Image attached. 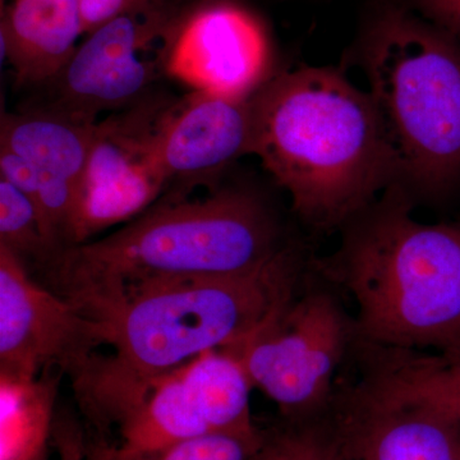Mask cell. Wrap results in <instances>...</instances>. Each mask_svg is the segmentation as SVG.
<instances>
[{"instance_id":"6da1fadb","label":"cell","mask_w":460,"mask_h":460,"mask_svg":"<svg viewBox=\"0 0 460 460\" xmlns=\"http://www.w3.org/2000/svg\"><path fill=\"white\" fill-rule=\"evenodd\" d=\"M311 259L293 241L256 270L153 284L127 296L102 320L113 353L93 357L74 380L84 413L96 428L119 425L157 377L208 350L246 343L295 298Z\"/></svg>"},{"instance_id":"7a4b0ae2","label":"cell","mask_w":460,"mask_h":460,"mask_svg":"<svg viewBox=\"0 0 460 460\" xmlns=\"http://www.w3.org/2000/svg\"><path fill=\"white\" fill-rule=\"evenodd\" d=\"M251 109L252 155L311 229L339 232L396 184L376 105L338 66L272 74L251 95Z\"/></svg>"},{"instance_id":"3957f363","label":"cell","mask_w":460,"mask_h":460,"mask_svg":"<svg viewBox=\"0 0 460 460\" xmlns=\"http://www.w3.org/2000/svg\"><path fill=\"white\" fill-rule=\"evenodd\" d=\"M292 242L253 190L178 192L113 234L65 248L42 270L48 288L102 321L142 288L253 271Z\"/></svg>"},{"instance_id":"277c9868","label":"cell","mask_w":460,"mask_h":460,"mask_svg":"<svg viewBox=\"0 0 460 460\" xmlns=\"http://www.w3.org/2000/svg\"><path fill=\"white\" fill-rule=\"evenodd\" d=\"M402 187H389L345 224L314 274L350 296L359 341L443 357L460 354V224H426Z\"/></svg>"},{"instance_id":"5b68a950","label":"cell","mask_w":460,"mask_h":460,"mask_svg":"<svg viewBox=\"0 0 460 460\" xmlns=\"http://www.w3.org/2000/svg\"><path fill=\"white\" fill-rule=\"evenodd\" d=\"M392 145L396 184L441 201L460 187V41L401 0L372 5L354 40Z\"/></svg>"},{"instance_id":"8992f818","label":"cell","mask_w":460,"mask_h":460,"mask_svg":"<svg viewBox=\"0 0 460 460\" xmlns=\"http://www.w3.org/2000/svg\"><path fill=\"white\" fill-rule=\"evenodd\" d=\"M326 416L349 460H460V413L425 394L394 348L356 338Z\"/></svg>"},{"instance_id":"52a82bcc","label":"cell","mask_w":460,"mask_h":460,"mask_svg":"<svg viewBox=\"0 0 460 460\" xmlns=\"http://www.w3.org/2000/svg\"><path fill=\"white\" fill-rule=\"evenodd\" d=\"M341 296L311 268L274 323L230 348L243 361L253 387L278 405L281 419H311L328 410L357 338L354 316Z\"/></svg>"},{"instance_id":"ba28073f","label":"cell","mask_w":460,"mask_h":460,"mask_svg":"<svg viewBox=\"0 0 460 460\" xmlns=\"http://www.w3.org/2000/svg\"><path fill=\"white\" fill-rule=\"evenodd\" d=\"M109 338L107 323L38 283L0 246V377L33 380L57 367L74 380Z\"/></svg>"},{"instance_id":"9c48e42d","label":"cell","mask_w":460,"mask_h":460,"mask_svg":"<svg viewBox=\"0 0 460 460\" xmlns=\"http://www.w3.org/2000/svg\"><path fill=\"white\" fill-rule=\"evenodd\" d=\"M142 7L87 33L65 68L48 83L53 100L40 108L98 123L102 111L138 102L166 71L169 48L154 50L162 18L145 14Z\"/></svg>"},{"instance_id":"30bf717a","label":"cell","mask_w":460,"mask_h":460,"mask_svg":"<svg viewBox=\"0 0 460 460\" xmlns=\"http://www.w3.org/2000/svg\"><path fill=\"white\" fill-rule=\"evenodd\" d=\"M164 109L137 105L96 124L75 202L72 246L145 213L168 184L155 156L157 126Z\"/></svg>"},{"instance_id":"8fae6325","label":"cell","mask_w":460,"mask_h":460,"mask_svg":"<svg viewBox=\"0 0 460 460\" xmlns=\"http://www.w3.org/2000/svg\"><path fill=\"white\" fill-rule=\"evenodd\" d=\"M272 47L261 18L234 0L195 9L172 30L166 72L195 91L250 98L271 74Z\"/></svg>"},{"instance_id":"7c38bea8","label":"cell","mask_w":460,"mask_h":460,"mask_svg":"<svg viewBox=\"0 0 460 460\" xmlns=\"http://www.w3.org/2000/svg\"><path fill=\"white\" fill-rule=\"evenodd\" d=\"M244 155H252L251 96L195 91L160 117L155 156L168 183L210 180Z\"/></svg>"},{"instance_id":"4fadbf2b","label":"cell","mask_w":460,"mask_h":460,"mask_svg":"<svg viewBox=\"0 0 460 460\" xmlns=\"http://www.w3.org/2000/svg\"><path fill=\"white\" fill-rule=\"evenodd\" d=\"M2 58L22 86L47 84L84 35L78 0H2Z\"/></svg>"},{"instance_id":"5bb4252c","label":"cell","mask_w":460,"mask_h":460,"mask_svg":"<svg viewBox=\"0 0 460 460\" xmlns=\"http://www.w3.org/2000/svg\"><path fill=\"white\" fill-rule=\"evenodd\" d=\"M96 124L40 107L3 114L0 146L31 163L40 177L66 181L78 192Z\"/></svg>"},{"instance_id":"9a60e30c","label":"cell","mask_w":460,"mask_h":460,"mask_svg":"<svg viewBox=\"0 0 460 460\" xmlns=\"http://www.w3.org/2000/svg\"><path fill=\"white\" fill-rule=\"evenodd\" d=\"M180 370L211 435H257L261 431L251 413V392L255 387L235 350H208Z\"/></svg>"},{"instance_id":"2e32d148","label":"cell","mask_w":460,"mask_h":460,"mask_svg":"<svg viewBox=\"0 0 460 460\" xmlns=\"http://www.w3.org/2000/svg\"><path fill=\"white\" fill-rule=\"evenodd\" d=\"M62 375V374H60ZM57 377H0V460H35L48 453Z\"/></svg>"},{"instance_id":"e0dca14e","label":"cell","mask_w":460,"mask_h":460,"mask_svg":"<svg viewBox=\"0 0 460 460\" xmlns=\"http://www.w3.org/2000/svg\"><path fill=\"white\" fill-rule=\"evenodd\" d=\"M247 460H349L326 411L311 419L286 420L263 429V440Z\"/></svg>"},{"instance_id":"ac0fdd59","label":"cell","mask_w":460,"mask_h":460,"mask_svg":"<svg viewBox=\"0 0 460 460\" xmlns=\"http://www.w3.org/2000/svg\"><path fill=\"white\" fill-rule=\"evenodd\" d=\"M0 246L8 248L25 265L30 261L41 269L54 256L38 206L4 180H0Z\"/></svg>"},{"instance_id":"d6986e66","label":"cell","mask_w":460,"mask_h":460,"mask_svg":"<svg viewBox=\"0 0 460 460\" xmlns=\"http://www.w3.org/2000/svg\"><path fill=\"white\" fill-rule=\"evenodd\" d=\"M262 440L263 429L257 435H206L135 458L114 456L107 443H95L90 447L84 444V456L78 454L75 460H247Z\"/></svg>"},{"instance_id":"ffe728a7","label":"cell","mask_w":460,"mask_h":460,"mask_svg":"<svg viewBox=\"0 0 460 460\" xmlns=\"http://www.w3.org/2000/svg\"><path fill=\"white\" fill-rule=\"evenodd\" d=\"M402 356L425 394L460 413V361L416 350H402Z\"/></svg>"},{"instance_id":"44dd1931","label":"cell","mask_w":460,"mask_h":460,"mask_svg":"<svg viewBox=\"0 0 460 460\" xmlns=\"http://www.w3.org/2000/svg\"><path fill=\"white\" fill-rule=\"evenodd\" d=\"M405 7L460 41V0H401Z\"/></svg>"},{"instance_id":"7402d4cb","label":"cell","mask_w":460,"mask_h":460,"mask_svg":"<svg viewBox=\"0 0 460 460\" xmlns=\"http://www.w3.org/2000/svg\"><path fill=\"white\" fill-rule=\"evenodd\" d=\"M145 2L146 0H78L84 35L114 18L142 7Z\"/></svg>"},{"instance_id":"603a6c76","label":"cell","mask_w":460,"mask_h":460,"mask_svg":"<svg viewBox=\"0 0 460 460\" xmlns=\"http://www.w3.org/2000/svg\"><path fill=\"white\" fill-rule=\"evenodd\" d=\"M443 357V356H441ZM444 359H447V361H460V354L458 356L454 357H443Z\"/></svg>"},{"instance_id":"cb8c5ba5","label":"cell","mask_w":460,"mask_h":460,"mask_svg":"<svg viewBox=\"0 0 460 460\" xmlns=\"http://www.w3.org/2000/svg\"><path fill=\"white\" fill-rule=\"evenodd\" d=\"M35 460H48V453L42 454V456H39V458H36Z\"/></svg>"}]
</instances>
